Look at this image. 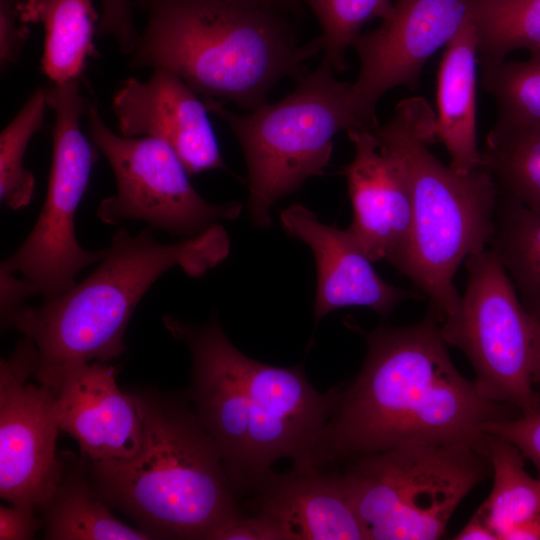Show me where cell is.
<instances>
[{
	"label": "cell",
	"instance_id": "obj_1",
	"mask_svg": "<svg viewBox=\"0 0 540 540\" xmlns=\"http://www.w3.org/2000/svg\"><path fill=\"white\" fill-rule=\"evenodd\" d=\"M440 324L429 311L415 324L366 333L361 370L350 384L334 386L331 413L299 468L330 469L405 445L485 447L481 426L511 419V407L486 398L458 372Z\"/></svg>",
	"mask_w": 540,
	"mask_h": 540
},
{
	"label": "cell",
	"instance_id": "obj_2",
	"mask_svg": "<svg viewBox=\"0 0 540 540\" xmlns=\"http://www.w3.org/2000/svg\"><path fill=\"white\" fill-rule=\"evenodd\" d=\"M176 337L191 355L187 396L237 497L252 495L275 461L305 463L331 413L334 387L316 391L303 363L280 367L243 354L216 312L205 324H182Z\"/></svg>",
	"mask_w": 540,
	"mask_h": 540
},
{
	"label": "cell",
	"instance_id": "obj_3",
	"mask_svg": "<svg viewBox=\"0 0 540 540\" xmlns=\"http://www.w3.org/2000/svg\"><path fill=\"white\" fill-rule=\"evenodd\" d=\"M146 24L129 68L167 69L201 99L253 111L283 78L300 80L323 50L299 44L288 13L235 0H134Z\"/></svg>",
	"mask_w": 540,
	"mask_h": 540
},
{
	"label": "cell",
	"instance_id": "obj_4",
	"mask_svg": "<svg viewBox=\"0 0 540 540\" xmlns=\"http://www.w3.org/2000/svg\"><path fill=\"white\" fill-rule=\"evenodd\" d=\"M229 252L230 239L220 223L171 244L157 241L150 227L136 235L121 228L89 276L41 306H23L8 327L35 344L34 377L54 390L69 369L109 363L126 351L124 334L133 311L162 274L177 266L197 278L221 264Z\"/></svg>",
	"mask_w": 540,
	"mask_h": 540
},
{
	"label": "cell",
	"instance_id": "obj_5",
	"mask_svg": "<svg viewBox=\"0 0 540 540\" xmlns=\"http://www.w3.org/2000/svg\"><path fill=\"white\" fill-rule=\"evenodd\" d=\"M143 440L130 459L90 463V479L104 500L153 539L205 540L242 511L221 456L189 398L131 393Z\"/></svg>",
	"mask_w": 540,
	"mask_h": 540
},
{
	"label": "cell",
	"instance_id": "obj_6",
	"mask_svg": "<svg viewBox=\"0 0 540 540\" xmlns=\"http://www.w3.org/2000/svg\"><path fill=\"white\" fill-rule=\"evenodd\" d=\"M434 123L425 99L411 97L373 132L401 165L411 196L409 235L395 268L429 298L442 323L460 301L453 282L459 266L493 238L499 190L482 165L460 173L431 153Z\"/></svg>",
	"mask_w": 540,
	"mask_h": 540
},
{
	"label": "cell",
	"instance_id": "obj_7",
	"mask_svg": "<svg viewBox=\"0 0 540 540\" xmlns=\"http://www.w3.org/2000/svg\"><path fill=\"white\" fill-rule=\"evenodd\" d=\"M333 72L323 59L284 98L245 114L227 109L223 101L204 100L242 148L249 214L259 228L271 225L270 210L276 201L298 190L308 178L325 173L338 132L367 128L352 103L351 83L338 81Z\"/></svg>",
	"mask_w": 540,
	"mask_h": 540
},
{
	"label": "cell",
	"instance_id": "obj_8",
	"mask_svg": "<svg viewBox=\"0 0 540 540\" xmlns=\"http://www.w3.org/2000/svg\"><path fill=\"white\" fill-rule=\"evenodd\" d=\"M367 540H435L468 493L492 475L486 446L405 445L334 467Z\"/></svg>",
	"mask_w": 540,
	"mask_h": 540
},
{
	"label": "cell",
	"instance_id": "obj_9",
	"mask_svg": "<svg viewBox=\"0 0 540 540\" xmlns=\"http://www.w3.org/2000/svg\"><path fill=\"white\" fill-rule=\"evenodd\" d=\"M465 262L466 288L455 312L440 324L442 337L470 361L483 396L515 408L521 416L536 413L540 395L533 387L535 318L491 249Z\"/></svg>",
	"mask_w": 540,
	"mask_h": 540
},
{
	"label": "cell",
	"instance_id": "obj_10",
	"mask_svg": "<svg viewBox=\"0 0 540 540\" xmlns=\"http://www.w3.org/2000/svg\"><path fill=\"white\" fill-rule=\"evenodd\" d=\"M45 92L48 107L55 114L46 199L32 231L0 269L29 280L46 300L71 288L83 268L104 258L107 247L84 249L74 226L99 152L80 125L91 102L81 93L78 81L52 84Z\"/></svg>",
	"mask_w": 540,
	"mask_h": 540
},
{
	"label": "cell",
	"instance_id": "obj_11",
	"mask_svg": "<svg viewBox=\"0 0 540 540\" xmlns=\"http://www.w3.org/2000/svg\"><path fill=\"white\" fill-rule=\"evenodd\" d=\"M86 115L89 138L109 162L116 184L115 194L97 208L102 222L142 221L183 239L220 220L239 217L241 203H210L195 190L187 170L166 143L114 132L92 103Z\"/></svg>",
	"mask_w": 540,
	"mask_h": 540
},
{
	"label": "cell",
	"instance_id": "obj_12",
	"mask_svg": "<svg viewBox=\"0 0 540 540\" xmlns=\"http://www.w3.org/2000/svg\"><path fill=\"white\" fill-rule=\"evenodd\" d=\"M38 364L35 344L23 337L0 361V496L40 509L63 475L56 458L60 431L56 394L28 382Z\"/></svg>",
	"mask_w": 540,
	"mask_h": 540
},
{
	"label": "cell",
	"instance_id": "obj_13",
	"mask_svg": "<svg viewBox=\"0 0 540 540\" xmlns=\"http://www.w3.org/2000/svg\"><path fill=\"white\" fill-rule=\"evenodd\" d=\"M468 17L469 0H394L392 13L379 27L355 38L351 47L360 68L351 96L368 129L380 125V98L395 87L416 88L425 63L448 45Z\"/></svg>",
	"mask_w": 540,
	"mask_h": 540
},
{
	"label": "cell",
	"instance_id": "obj_14",
	"mask_svg": "<svg viewBox=\"0 0 540 540\" xmlns=\"http://www.w3.org/2000/svg\"><path fill=\"white\" fill-rule=\"evenodd\" d=\"M112 110L119 134L166 143L190 176L226 168L204 100L173 72L158 68L147 81L125 79Z\"/></svg>",
	"mask_w": 540,
	"mask_h": 540
},
{
	"label": "cell",
	"instance_id": "obj_15",
	"mask_svg": "<svg viewBox=\"0 0 540 540\" xmlns=\"http://www.w3.org/2000/svg\"><path fill=\"white\" fill-rule=\"evenodd\" d=\"M60 430L74 438L90 463L132 458L143 440L136 401L117 385L116 369L94 361L66 371L54 389Z\"/></svg>",
	"mask_w": 540,
	"mask_h": 540
},
{
	"label": "cell",
	"instance_id": "obj_16",
	"mask_svg": "<svg viewBox=\"0 0 540 540\" xmlns=\"http://www.w3.org/2000/svg\"><path fill=\"white\" fill-rule=\"evenodd\" d=\"M354 147L352 161L343 168L353 208L347 229L372 262L394 267L409 235L411 196L403 169L373 130L346 131Z\"/></svg>",
	"mask_w": 540,
	"mask_h": 540
},
{
	"label": "cell",
	"instance_id": "obj_17",
	"mask_svg": "<svg viewBox=\"0 0 540 540\" xmlns=\"http://www.w3.org/2000/svg\"><path fill=\"white\" fill-rule=\"evenodd\" d=\"M280 219L284 230L313 252L316 323L330 312L348 306L369 307L387 317L401 301L419 298L413 291L384 281L348 230L321 222L314 212L298 203L283 209Z\"/></svg>",
	"mask_w": 540,
	"mask_h": 540
},
{
	"label": "cell",
	"instance_id": "obj_18",
	"mask_svg": "<svg viewBox=\"0 0 540 540\" xmlns=\"http://www.w3.org/2000/svg\"><path fill=\"white\" fill-rule=\"evenodd\" d=\"M251 496L252 513L272 519L286 540H367L336 469L273 470Z\"/></svg>",
	"mask_w": 540,
	"mask_h": 540
},
{
	"label": "cell",
	"instance_id": "obj_19",
	"mask_svg": "<svg viewBox=\"0 0 540 540\" xmlns=\"http://www.w3.org/2000/svg\"><path fill=\"white\" fill-rule=\"evenodd\" d=\"M477 38L467 21L445 47L437 74V115L433 134L450 155L449 166L460 173L481 166L477 145Z\"/></svg>",
	"mask_w": 540,
	"mask_h": 540
},
{
	"label": "cell",
	"instance_id": "obj_20",
	"mask_svg": "<svg viewBox=\"0 0 540 540\" xmlns=\"http://www.w3.org/2000/svg\"><path fill=\"white\" fill-rule=\"evenodd\" d=\"M20 21L41 24V71L52 84L78 81L88 58H98L94 37L100 15L92 0H22Z\"/></svg>",
	"mask_w": 540,
	"mask_h": 540
},
{
	"label": "cell",
	"instance_id": "obj_21",
	"mask_svg": "<svg viewBox=\"0 0 540 540\" xmlns=\"http://www.w3.org/2000/svg\"><path fill=\"white\" fill-rule=\"evenodd\" d=\"M85 472V470H84ZM83 471L64 472L55 491L39 509L47 540H150L110 511L109 504Z\"/></svg>",
	"mask_w": 540,
	"mask_h": 540
},
{
	"label": "cell",
	"instance_id": "obj_22",
	"mask_svg": "<svg viewBox=\"0 0 540 540\" xmlns=\"http://www.w3.org/2000/svg\"><path fill=\"white\" fill-rule=\"evenodd\" d=\"M486 454L493 486L477 512L498 540H506L510 532L540 515V478L527 473L524 456L502 437L487 433Z\"/></svg>",
	"mask_w": 540,
	"mask_h": 540
},
{
	"label": "cell",
	"instance_id": "obj_23",
	"mask_svg": "<svg viewBox=\"0 0 540 540\" xmlns=\"http://www.w3.org/2000/svg\"><path fill=\"white\" fill-rule=\"evenodd\" d=\"M481 165L500 194L540 212V122H496L486 137Z\"/></svg>",
	"mask_w": 540,
	"mask_h": 540
},
{
	"label": "cell",
	"instance_id": "obj_24",
	"mask_svg": "<svg viewBox=\"0 0 540 540\" xmlns=\"http://www.w3.org/2000/svg\"><path fill=\"white\" fill-rule=\"evenodd\" d=\"M490 245L525 309L540 315V212L499 193Z\"/></svg>",
	"mask_w": 540,
	"mask_h": 540
},
{
	"label": "cell",
	"instance_id": "obj_25",
	"mask_svg": "<svg viewBox=\"0 0 540 540\" xmlns=\"http://www.w3.org/2000/svg\"><path fill=\"white\" fill-rule=\"evenodd\" d=\"M478 64L506 60L518 49L540 51V0H469Z\"/></svg>",
	"mask_w": 540,
	"mask_h": 540
},
{
	"label": "cell",
	"instance_id": "obj_26",
	"mask_svg": "<svg viewBox=\"0 0 540 540\" xmlns=\"http://www.w3.org/2000/svg\"><path fill=\"white\" fill-rule=\"evenodd\" d=\"M47 108L45 89L37 88L0 134V200L11 209H21L32 200L35 178L24 167V157Z\"/></svg>",
	"mask_w": 540,
	"mask_h": 540
},
{
	"label": "cell",
	"instance_id": "obj_27",
	"mask_svg": "<svg viewBox=\"0 0 540 540\" xmlns=\"http://www.w3.org/2000/svg\"><path fill=\"white\" fill-rule=\"evenodd\" d=\"M480 67L482 87L496 103V122H540V51L523 61L503 60Z\"/></svg>",
	"mask_w": 540,
	"mask_h": 540
},
{
	"label": "cell",
	"instance_id": "obj_28",
	"mask_svg": "<svg viewBox=\"0 0 540 540\" xmlns=\"http://www.w3.org/2000/svg\"><path fill=\"white\" fill-rule=\"evenodd\" d=\"M317 18L322 34L324 58L334 71L343 72L345 54L362 27L375 18L384 20L393 10L392 0H299Z\"/></svg>",
	"mask_w": 540,
	"mask_h": 540
},
{
	"label": "cell",
	"instance_id": "obj_29",
	"mask_svg": "<svg viewBox=\"0 0 540 540\" xmlns=\"http://www.w3.org/2000/svg\"><path fill=\"white\" fill-rule=\"evenodd\" d=\"M481 430L502 437L515 445L532 462L540 478V411L501 421H492Z\"/></svg>",
	"mask_w": 540,
	"mask_h": 540
},
{
	"label": "cell",
	"instance_id": "obj_30",
	"mask_svg": "<svg viewBox=\"0 0 540 540\" xmlns=\"http://www.w3.org/2000/svg\"><path fill=\"white\" fill-rule=\"evenodd\" d=\"M101 12L97 35L111 37L119 50L130 55L135 47L139 32L134 24L133 1L100 0Z\"/></svg>",
	"mask_w": 540,
	"mask_h": 540
},
{
	"label": "cell",
	"instance_id": "obj_31",
	"mask_svg": "<svg viewBox=\"0 0 540 540\" xmlns=\"http://www.w3.org/2000/svg\"><path fill=\"white\" fill-rule=\"evenodd\" d=\"M205 540H286V537L268 516L262 513H243L215 527Z\"/></svg>",
	"mask_w": 540,
	"mask_h": 540
},
{
	"label": "cell",
	"instance_id": "obj_32",
	"mask_svg": "<svg viewBox=\"0 0 540 540\" xmlns=\"http://www.w3.org/2000/svg\"><path fill=\"white\" fill-rule=\"evenodd\" d=\"M15 0H0V66L6 69L18 61L29 37V27L20 21Z\"/></svg>",
	"mask_w": 540,
	"mask_h": 540
},
{
	"label": "cell",
	"instance_id": "obj_33",
	"mask_svg": "<svg viewBox=\"0 0 540 540\" xmlns=\"http://www.w3.org/2000/svg\"><path fill=\"white\" fill-rule=\"evenodd\" d=\"M36 509L24 505L0 506V540H30L43 527Z\"/></svg>",
	"mask_w": 540,
	"mask_h": 540
},
{
	"label": "cell",
	"instance_id": "obj_34",
	"mask_svg": "<svg viewBox=\"0 0 540 540\" xmlns=\"http://www.w3.org/2000/svg\"><path fill=\"white\" fill-rule=\"evenodd\" d=\"M38 295L33 284L23 276L0 269V310L3 328H8L12 316L24 305L27 298Z\"/></svg>",
	"mask_w": 540,
	"mask_h": 540
},
{
	"label": "cell",
	"instance_id": "obj_35",
	"mask_svg": "<svg viewBox=\"0 0 540 540\" xmlns=\"http://www.w3.org/2000/svg\"><path fill=\"white\" fill-rule=\"evenodd\" d=\"M457 540H498L497 535L476 511L468 523L456 535Z\"/></svg>",
	"mask_w": 540,
	"mask_h": 540
},
{
	"label": "cell",
	"instance_id": "obj_36",
	"mask_svg": "<svg viewBox=\"0 0 540 540\" xmlns=\"http://www.w3.org/2000/svg\"><path fill=\"white\" fill-rule=\"evenodd\" d=\"M506 540H540V515L510 532Z\"/></svg>",
	"mask_w": 540,
	"mask_h": 540
},
{
	"label": "cell",
	"instance_id": "obj_37",
	"mask_svg": "<svg viewBox=\"0 0 540 540\" xmlns=\"http://www.w3.org/2000/svg\"><path fill=\"white\" fill-rule=\"evenodd\" d=\"M244 4L264 7L284 13L293 12L301 3L299 0H235Z\"/></svg>",
	"mask_w": 540,
	"mask_h": 540
},
{
	"label": "cell",
	"instance_id": "obj_38",
	"mask_svg": "<svg viewBox=\"0 0 540 540\" xmlns=\"http://www.w3.org/2000/svg\"><path fill=\"white\" fill-rule=\"evenodd\" d=\"M536 324L534 360H533V382L540 389V315L534 316Z\"/></svg>",
	"mask_w": 540,
	"mask_h": 540
},
{
	"label": "cell",
	"instance_id": "obj_39",
	"mask_svg": "<svg viewBox=\"0 0 540 540\" xmlns=\"http://www.w3.org/2000/svg\"><path fill=\"white\" fill-rule=\"evenodd\" d=\"M15 1L19 3V2H21L22 0H15Z\"/></svg>",
	"mask_w": 540,
	"mask_h": 540
}]
</instances>
